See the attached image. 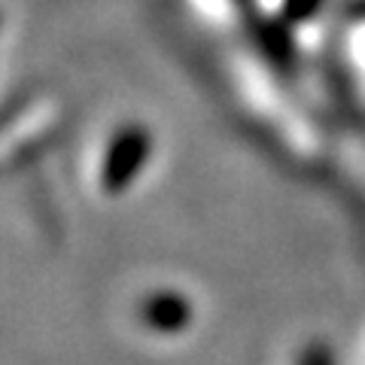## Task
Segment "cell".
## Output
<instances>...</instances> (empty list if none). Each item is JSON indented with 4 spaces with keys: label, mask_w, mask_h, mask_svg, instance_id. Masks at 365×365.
Listing matches in <instances>:
<instances>
[{
    "label": "cell",
    "mask_w": 365,
    "mask_h": 365,
    "mask_svg": "<svg viewBox=\"0 0 365 365\" xmlns=\"http://www.w3.org/2000/svg\"><path fill=\"white\" fill-rule=\"evenodd\" d=\"M113 150L107 155V186H125L134 174L137 165L143 162V146H150V140H143L137 131H125L110 143Z\"/></svg>",
    "instance_id": "cell-1"
}]
</instances>
